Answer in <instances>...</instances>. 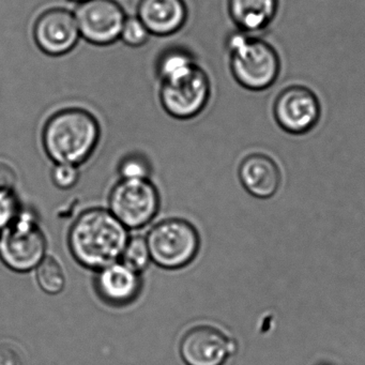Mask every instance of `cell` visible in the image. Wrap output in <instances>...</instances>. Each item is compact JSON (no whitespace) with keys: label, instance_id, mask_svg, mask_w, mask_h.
<instances>
[{"label":"cell","instance_id":"6da1fadb","mask_svg":"<svg viewBox=\"0 0 365 365\" xmlns=\"http://www.w3.org/2000/svg\"><path fill=\"white\" fill-rule=\"evenodd\" d=\"M129 238L128 228L108 209L91 208L72 224L68 245L81 266L99 271L120 260Z\"/></svg>","mask_w":365,"mask_h":365},{"label":"cell","instance_id":"7a4b0ae2","mask_svg":"<svg viewBox=\"0 0 365 365\" xmlns=\"http://www.w3.org/2000/svg\"><path fill=\"white\" fill-rule=\"evenodd\" d=\"M99 140V123L82 108H67L53 115L42 135L44 150L55 164L76 166L91 158Z\"/></svg>","mask_w":365,"mask_h":365},{"label":"cell","instance_id":"3957f363","mask_svg":"<svg viewBox=\"0 0 365 365\" xmlns=\"http://www.w3.org/2000/svg\"><path fill=\"white\" fill-rule=\"evenodd\" d=\"M232 78L242 88L264 91L277 83L282 61L272 44L258 35L237 31L226 41Z\"/></svg>","mask_w":365,"mask_h":365},{"label":"cell","instance_id":"277c9868","mask_svg":"<svg viewBox=\"0 0 365 365\" xmlns=\"http://www.w3.org/2000/svg\"><path fill=\"white\" fill-rule=\"evenodd\" d=\"M46 235L31 211L21 210L0 232V260L14 272L26 273L37 268L46 256Z\"/></svg>","mask_w":365,"mask_h":365},{"label":"cell","instance_id":"5b68a950","mask_svg":"<svg viewBox=\"0 0 365 365\" xmlns=\"http://www.w3.org/2000/svg\"><path fill=\"white\" fill-rule=\"evenodd\" d=\"M151 262L166 270H178L191 264L200 247L195 226L183 219H166L155 224L146 237Z\"/></svg>","mask_w":365,"mask_h":365},{"label":"cell","instance_id":"8992f818","mask_svg":"<svg viewBox=\"0 0 365 365\" xmlns=\"http://www.w3.org/2000/svg\"><path fill=\"white\" fill-rule=\"evenodd\" d=\"M108 205V210L128 230H140L157 215L159 192L149 179H121L113 187Z\"/></svg>","mask_w":365,"mask_h":365},{"label":"cell","instance_id":"52a82bcc","mask_svg":"<svg viewBox=\"0 0 365 365\" xmlns=\"http://www.w3.org/2000/svg\"><path fill=\"white\" fill-rule=\"evenodd\" d=\"M211 96L210 78L195 65L185 76L162 83L160 100L170 116L191 119L197 116L208 104Z\"/></svg>","mask_w":365,"mask_h":365},{"label":"cell","instance_id":"ba28073f","mask_svg":"<svg viewBox=\"0 0 365 365\" xmlns=\"http://www.w3.org/2000/svg\"><path fill=\"white\" fill-rule=\"evenodd\" d=\"M273 118L286 133L304 135L322 118L317 95L304 85H290L279 91L272 106Z\"/></svg>","mask_w":365,"mask_h":365},{"label":"cell","instance_id":"9c48e42d","mask_svg":"<svg viewBox=\"0 0 365 365\" xmlns=\"http://www.w3.org/2000/svg\"><path fill=\"white\" fill-rule=\"evenodd\" d=\"M81 37L95 46H108L120 39L125 16L114 0H86L74 11Z\"/></svg>","mask_w":365,"mask_h":365},{"label":"cell","instance_id":"30bf717a","mask_svg":"<svg viewBox=\"0 0 365 365\" xmlns=\"http://www.w3.org/2000/svg\"><path fill=\"white\" fill-rule=\"evenodd\" d=\"M179 350L187 365H225L236 354L237 344L221 329L200 324L183 335Z\"/></svg>","mask_w":365,"mask_h":365},{"label":"cell","instance_id":"8fae6325","mask_svg":"<svg viewBox=\"0 0 365 365\" xmlns=\"http://www.w3.org/2000/svg\"><path fill=\"white\" fill-rule=\"evenodd\" d=\"M80 37L74 14L63 8L44 12L34 27L36 44L50 56H61L71 52Z\"/></svg>","mask_w":365,"mask_h":365},{"label":"cell","instance_id":"7c38bea8","mask_svg":"<svg viewBox=\"0 0 365 365\" xmlns=\"http://www.w3.org/2000/svg\"><path fill=\"white\" fill-rule=\"evenodd\" d=\"M238 177L245 191L258 200L273 197L282 183L279 164L262 153H250L243 158L239 164Z\"/></svg>","mask_w":365,"mask_h":365},{"label":"cell","instance_id":"4fadbf2b","mask_svg":"<svg viewBox=\"0 0 365 365\" xmlns=\"http://www.w3.org/2000/svg\"><path fill=\"white\" fill-rule=\"evenodd\" d=\"M142 285L140 273L120 260L97 271L95 279L100 298L113 307H125L133 302L140 296Z\"/></svg>","mask_w":365,"mask_h":365},{"label":"cell","instance_id":"5bb4252c","mask_svg":"<svg viewBox=\"0 0 365 365\" xmlns=\"http://www.w3.org/2000/svg\"><path fill=\"white\" fill-rule=\"evenodd\" d=\"M138 18L150 35L165 37L182 29L187 8L183 0H140Z\"/></svg>","mask_w":365,"mask_h":365},{"label":"cell","instance_id":"9a60e30c","mask_svg":"<svg viewBox=\"0 0 365 365\" xmlns=\"http://www.w3.org/2000/svg\"><path fill=\"white\" fill-rule=\"evenodd\" d=\"M279 0H227L230 19L237 31L258 35L266 31L277 16Z\"/></svg>","mask_w":365,"mask_h":365},{"label":"cell","instance_id":"2e32d148","mask_svg":"<svg viewBox=\"0 0 365 365\" xmlns=\"http://www.w3.org/2000/svg\"><path fill=\"white\" fill-rule=\"evenodd\" d=\"M38 285L46 294L55 296L66 288L67 277L61 262L52 256L46 255L36 268Z\"/></svg>","mask_w":365,"mask_h":365},{"label":"cell","instance_id":"e0dca14e","mask_svg":"<svg viewBox=\"0 0 365 365\" xmlns=\"http://www.w3.org/2000/svg\"><path fill=\"white\" fill-rule=\"evenodd\" d=\"M196 65L193 56L187 51L170 50L162 55L158 63V74L162 82L185 76Z\"/></svg>","mask_w":365,"mask_h":365},{"label":"cell","instance_id":"ac0fdd59","mask_svg":"<svg viewBox=\"0 0 365 365\" xmlns=\"http://www.w3.org/2000/svg\"><path fill=\"white\" fill-rule=\"evenodd\" d=\"M120 262L142 274L151 262L150 251L146 238L142 236L129 238L121 255Z\"/></svg>","mask_w":365,"mask_h":365},{"label":"cell","instance_id":"d6986e66","mask_svg":"<svg viewBox=\"0 0 365 365\" xmlns=\"http://www.w3.org/2000/svg\"><path fill=\"white\" fill-rule=\"evenodd\" d=\"M21 210L14 187L0 185V232L16 219Z\"/></svg>","mask_w":365,"mask_h":365},{"label":"cell","instance_id":"ffe728a7","mask_svg":"<svg viewBox=\"0 0 365 365\" xmlns=\"http://www.w3.org/2000/svg\"><path fill=\"white\" fill-rule=\"evenodd\" d=\"M149 36L150 34L138 16H132V18L127 16L120 34V39L127 46H132V48L144 46L148 40Z\"/></svg>","mask_w":365,"mask_h":365},{"label":"cell","instance_id":"44dd1931","mask_svg":"<svg viewBox=\"0 0 365 365\" xmlns=\"http://www.w3.org/2000/svg\"><path fill=\"white\" fill-rule=\"evenodd\" d=\"M150 173V164L142 155H129L119 165L121 179H149Z\"/></svg>","mask_w":365,"mask_h":365},{"label":"cell","instance_id":"7402d4cb","mask_svg":"<svg viewBox=\"0 0 365 365\" xmlns=\"http://www.w3.org/2000/svg\"><path fill=\"white\" fill-rule=\"evenodd\" d=\"M80 179L78 166L71 164H55L52 170V181L61 190H70L76 187Z\"/></svg>","mask_w":365,"mask_h":365},{"label":"cell","instance_id":"603a6c76","mask_svg":"<svg viewBox=\"0 0 365 365\" xmlns=\"http://www.w3.org/2000/svg\"><path fill=\"white\" fill-rule=\"evenodd\" d=\"M0 365H23L20 352L8 344L0 345Z\"/></svg>","mask_w":365,"mask_h":365},{"label":"cell","instance_id":"cb8c5ba5","mask_svg":"<svg viewBox=\"0 0 365 365\" xmlns=\"http://www.w3.org/2000/svg\"><path fill=\"white\" fill-rule=\"evenodd\" d=\"M16 174L14 170L7 164L0 163V185H9L14 187L16 185Z\"/></svg>","mask_w":365,"mask_h":365},{"label":"cell","instance_id":"d4e9b609","mask_svg":"<svg viewBox=\"0 0 365 365\" xmlns=\"http://www.w3.org/2000/svg\"><path fill=\"white\" fill-rule=\"evenodd\" d=\"M71 1H76V3H84L86 0H71Z\"/></svg>","mask_w":365,"mask_h":365},{"label":"cell","instance_id":"484cf974","mask_svg":"<svg viewBox=\"0 0 365 365\" xmlns=\"http://www.w3.org/2000/svg\"><path fill=\"white\" fill-rule=\"evenodd\" d=\"M318 365H331V364H329V363H320V364H318Z\"/></svg>","mask_w":365,"mask_h":365}]
</instances>
